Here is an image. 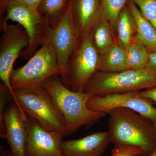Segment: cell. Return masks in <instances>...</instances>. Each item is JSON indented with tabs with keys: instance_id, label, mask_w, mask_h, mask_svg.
Instances as JSON below:
<instances>
[{
	"instance_id": "1",
	"label": "cell",
	"mask_w": 156,
	"mask_h": 156,
	"mask_svg": "<svg viewBox=\"0 0 156 156\" xmlns=\"http://www.w3.org/2000/svg\"><path fill=\"white\" fill-rule=\"evenodd\" d=\"M110 142L115 145L139 148L148 154L156 148V129L146 117L127 108H118L108 113Z\"/></svg>"
},
{
	"instance_id": "2",
	"label": "cell",
	"mask_w": 156,
	"mask_h": 156,
	"mask_svg": "<svg viewBox=\"0 0 156 156\" xmlns=\"http://www.w3.org/2000/svg\"><path fill=\"white\" fill-rule=\"evenodd\" d=\"M42 87L52 98L64 119L67 135L82 126L89 128L106 114L91 110L87 104L91 97L83 91H74L62 83L58 75L48 79Z\"/></svg>"
},
{
	"instance_id": "3",
	"label": "cell",
	"mask_w": 156,
	"mask_h": 156,
	"mask_svg": "<svg viewBox=\"0 0 156 156\" xmlns=\"http://www.w3.org/2000/svg\"><path fill=\"white\" fill-rule=\"evenodd\" d=\"M156 86V73L145 68L126 69L117 72L97 71L92 76L84 92L92 96L140 91Z\"/></svg>"
},
{
	"instance_id": "4",
	"label": "cell",
	"mask_w": 156,
	"mask_h": 156,
	"mask_svg": "<svg viewBox=\"0 0 156 156\" xmlns=\"http://www.w3.org/2000/svg\"><path fill=\"white\" fill-rule=\"evenodd\" d=\"M1 11L6 13V17L1 21V30L11 20L21 25L28 34L29 44L20 55L29 60L47 41L51 28L38 11L30 9L18 0H5L1 4Z\"/></svg>"
},
{
	"instance_id": "5",
	"label": "cell",
	"mask_w": 156,
	"mask_h": 156,
	"mask_svg": "<svg viewBox=\"0 0 156 156\" xmlns=\"http://www.w3.org/2000/svg\"><path fill=\"white\" fill-rule=\"evenodd\" d=\"M100 54L92 43L90 32L81 37L70 56L64 71L60 75L62 83L74 91H83L89 80L98 71Z\"/></svg>"
},
{
	"instance_id": "6",
	"label": "cell",
	"mask_w": 156,
	"mask_h": 156,
	"mask_svg": "<svg viewBox=\"0 0 156 156\" xmlns=\"http://www.w3.org/2000/svg\"><path fill=\"white\" fill-rule=\"evenodd\" d=\"M14 91L18 104L26 114L47 129L67 136L64 119L46 89L41 87Z\"/></svg>"
},
{
	"instance_id": "7",
	"label": "cell",
	"mask_w": 156,
	"mask_h": 156,
	"mask_svg": "<svg viewBox=\"0 0 156 156\" xmlns=\"http://www.w3.org/2000/svg\"><path fill=\"white\" fill-rule=\"evenodd\" d=\"M60 73L55 51L47 40L26 64L13 69L11 87L13 90L37 88L51 77L60 76Z\"/></svg>"
},
{
	"instance_id": "8",
	"label": "cell",
	"mask_w": 156,
	"mask_h": 156,
	"mask_svg": "<svg viewBox=\"0 0 156 156\" xmlns=\"http://www.w3.org/2000/svg\"><path fill=\"white\" fill-rule=\"evenodd\" d=\"M28 34L20 24H8L2 30L0 40V78L9 89L14 103L18 108L14 90L11 87V76L15 60L29 44Z\"/></svg>"
},
{
	"instance_id": "9",
	"label": "cell",
	"mask_w": 156,
	"mask_h": 156,
	"mask_svg": "<svg viewBox=\"0 0 156 156\" xmlns=\"http://www.w3.org/2000/svg\"><path fill=\"white\" fill-rule=\"evenodd\" d=\"M140 92L133 91L92 96L89 98L87 106L91 110L106 114L115 109L129 108L154 122L156 120V108L151 101L141 96Z\"/></svg>"
},
{
	"instance_id": "10",
	"label": "cell",
	"mask_w": 156,
	"mask_h": 156,
	"mask_svg": "<svg viewBox=\"0 0 156 156\" xmlns=\"http://www.w3.org/2000/svg\"><path fill=\"white\" fill-rule=\"evenodd\" d=\"M27 130L26 156H64L61 149L63 135L49 130L26 115Z\"/></svg>"
},
{
	"instance_id": "11",
	"label": "cell",
	"mask_w": 156,
	"mask_h": 156,
	"mask_svg": "<svg viewBox=\"0 0 156 156\" xmlns=\"http://www.w3.org/2000/svg\"><path fill=\"white\" fill-rule=\"evenodd\" d=\"M80 37L73 21L71 0L67 11L55 27L50 28L47 40L53 46L61 75L68 60L80 41Z\"/></svg>"
},
{
	"instance_id": "12",
	"label": "cell",
	"mask_w": 156,
	"mask_h": 156,
	"mask_svg": "<svg viewBox=\"0 0 156 156\" xmlns=\"http://www.w3.org/2000/svg\"><path fill=\"white\" fill-rule=\"evenodd\" d=\"M26 117L23 115L15 103L5 112V134L4 138L8 141L10 147L9 151L12 156H26L27 138Z\"/></svg>"
},
{
	"instance_id": "13",
	"label": "cell",
	"mask_w": 156,
	"mask_h": 156,
	"mask_svg": "<svg viewBox=\"0 0 156 156\" xmlns=\"http://www.w3.org/2000/svg\"><path fill=\"white\" fill-rule=\"evenodd\" d=\"M108 131L95 132L80 139L62 141L64 156H101L110 143Z\"/></svg>"
},
{
	"instance_id": "14",
	"label": "cell",
	"mask_w": 156,
	"mask_h": 156,
	"mask_svg": "<svg viewBox=\"0 0 156 156\" xmlns=\"http://www.w3.org/2000/svg\"><path fill=\"white\" fill-rule=\"evenodd\" d=\"M73 21L80 37L90 32L103 16L99 0H71Z\"/></svg>"
},
{
	"instance_id": "15",
	"label": "cell",
	"mask_w": 156,
	"mask_h": 156,
	"mask_svg": "<svg viewBox=\"0 0 156 156\" xmlns=\"http://www.w3.org/2000/svg\"><path fill=\"white\" fill-rule=\"evenodd\" d=\"M128 8L136 27V37L148 50L156 51V30L153 25L146 19L137 6L131 0L128 2Z\"/></svg>"
},
{
	"instance_id": "16",
	"label": "cell",
	"mask_w": 156,
	"mask_h": 156,
	"mask_svg": "<svg viewBox=\"0 0 156 156\" xmlns=\"http://www.w3.org/2000/svg\"><path fill=\"white\" fill-rule=\"evenodd\" d=\"M126 69V50L122 45L115 44L106 52L100 55L99 71L117 72Z\"/></svg>"
},
{
	"instance_id": "17",
	"label": "cell",
	"mask_w": 156,
	"mask_h": 156,
	"mask_svg": "<svg viewBox=\"0 0 156 156\" xmlns=\"http://www.w3.org/2000/svg\"><path fill=\"white\" fill-rule=\"evenodd\" d=\"M111 26L102 16L90 31L92 43L100 55L106 52L115 44Z\"/></svg>"
},
{
	"instance_id": "18",
	"label": "cell",
	"mask_w": 156,
	"mask_h": 156,
	"mask_svg": "<svg viewBox=\"0 0 156 156\" xmlns=\"http://www.w3.org/2000/svg\"><path fill=\"white\" fill-rule=\"evenodd\" d=\"M150 52L146 47L136 37L126 50V64L127 69L147 68Z\"/></svg>"
},
{
	"instance_id": "19",
	"label": "cell",
	"mask_w": 156,
	"mask_h": 156,
	"mask_svg": "<svg viewBox=\"0 0 156 156\" xmlns=\"http://www.w3.org/2000/svg\"><path fill=\"white\" fill-rule=\"evenodd\" d=\"M70 0H43L38 11L51 28L58 24L67 11Z\"/></svg>"
},
{
	"instance_id": "20",
	"label": "cell",
	"mask_w": 156,
	"mask_h": 156,
	"mask_svg": "<svg viewBox=\"0 0 156 156\" xmlns=\"http://www.w3.org/2000/svg\"><path fill=\"white\" fill-rule=\"evenodd\" d=\"M134 19L130 11L124 7L119 16L117 28L120 44L126 50L134 38Z\"/></svg>"
},
{
	"instance_id": "21",
	"label": "cell",
	"mask_w": 156,
	"mask_h": 156,
	"mask_svg": "<svg viewBox=\"0 0 156 156\" xmlns=\"http://www.w3.org/2000/svg\"><path fill=\"white\" fill-rule=\"evenodd\" d=\"M103 16L112 27H117V23L121 11L127 0H99Z\"/></svg>"
},
{
	"instance_id": "22",
	"label": "cell",
	"mask_w": 156,
	"mask_h": 156,
	"mask_svg": "<svg viewBox=\"0 0 156 156\" xmlns=\"http://www.w3.org/2000/svg\"><path fill=\"white\" fill-rule=\"evenodd\" d=\"M156 30V0H131Z\"/></svg>"
},
{
	"instance_id": "23",
	"label": "cell",
	"mask_w": 156,
	"mask_h": 156,
	"mask_svg": "<svg viewBox=\"0 0 156 156\" xmlns=\"http://www.w3.org/2000/svg\"><path fill=\"white\" fill-rule=\"evenodd\" d=\"M11 96L9 89L3 84L0 86V136L4 138L5 134V126L4 115L5 112V105L9 96Z\"/></svg>"
},
{
	"instance_id": "24",
	"label": "cell",
	"mask_w": 156,
	"mask_h": 156,
	"mask_svg": "<svg viewBox=\"0 0 156 156\" xmlns=\"http://www.w3.org/2000/svg\"><path fill=\"white\" fill-rule=\"evenodd\" d=\"M143 152L139 148L123 145H115L112 150L111 156H139Z\"/></svg>"
},
{
	"instance_id": "25",
	"label": "cell",
	"mask_w": 156,
	"mask_h": 156,
	"mask_svg": "<svg viewBox=\"0 0 156 156\" xmlns=\"http://www.w3.org/2000/svg\"><path fill=\"white\" fill-rule=\"evenodd\" d=\"M140 94L142 97L148 98L156 105V86L155 87L145 89L140 92Z\"/></svg>"
},
{
	"instance_id": "26",
	"label": "cell",
	"mask_w": 156,
	"mask_h": 156,
	"mask_svg": "<svg viewBox=\"0 0 156 156\" xmlns=\"http://www.w3.org/2000/svg\"><path fill=\"white\" fill-rule=\"evenodd\" d=\"M30 9L38 11L39 6L43 0H18Z\"/></svg>"
},
{
	"instance_id": "27",
	"label": "cell",
	"mask_w": 156,
	"mask_h": 156,
	"mask_svg": "<svg viewBox=\"0 0 156 156\" xmlns=\"http://www.w3.org/2000/svg\"><path fill=\"white\" fill-rule=\"evenodd\" d=\"M147 68L156 73V51H151L149 53Z\"/></svg>"
},
{
	"instance_id": "28",
	"label": "cell",
	"mask_w": 156,
	"mask_h": 156,
	"mask_svg": "<svg viewBox=\"0 0 156 156\" xmlns=\"http://www.w3.org/2000/svg\"><path fill=\"white\" fill-rule=\"evenodd\" d=\"M139 156H156V148L155 149L151 154H142Z\"/></svg>"
},
{
	"instance_id": "29",
	"label": "cell",
	"mask_w": 156,
	"mask_h": 156,
	"mask_svg": "<svg viewBox=\"0 0 156 156\" xmlns=\"http://www.w3.org/2000/svg\"><path fill=\"white\" fill-rule=\"evenodd\" d=\"M6 156H12L11 155V153H10V151H6Z\"/></svg>"
},
{
	"instance_id": "30",
	"label": "cell",
	"mask_w": 156,
	"mask_h": 156,
	"mask_svg": "<svg viewBox=\"0 0 156 156\" xmlns=\"http://www.w3.org/2000/svg\"><path fill=\"white\" fill-rule=\"evenodd\" d=\"M153 124L155 128L156 129V120L154 122Z\"/></svg>"
},
{
	"instance_id": "31",
	"label": "cell",
	"mask_w": 156,
	"mask_h": 156,
	"mask_svg": "<svg viewBox=\"0 0 156 156\" xmlns=\"http://www.w3.org/2000/svg\"><path fill=\"white\" fill-rule=\"evenodd\" d=\"M2 156H6V151H5V152H3Z\"/></svg>"
},
{
	"instance_id": "32",
	"label": "cell",
	"mask_w": 156,
	"mask_h": 156,
	"mask_svg": "<svg viewBox=\"0 0 156 156\" xmlns=\"http://www.w3.org/2000/svg\"><path fill=\"white\" fill-rule=\"evenodd\" d=\"M4 1H5V0H4V1H3V2H2H2H4Z\"/></svg>"
},
{
	"instance_id": "33",
	"label": "cell",
	"mask_w": 156,
	"mask_h": 156,
	"mask_svg": "<svg viewBox=\"0 0 156 156\" xmlns=\"http://www.w3.org/2000/svg\"><path fill=\"white\" fill-rule=\"evenodd\" d=\"M2 1H3V0H1V2H2Z\"/></svg>"
}]
</instances>
